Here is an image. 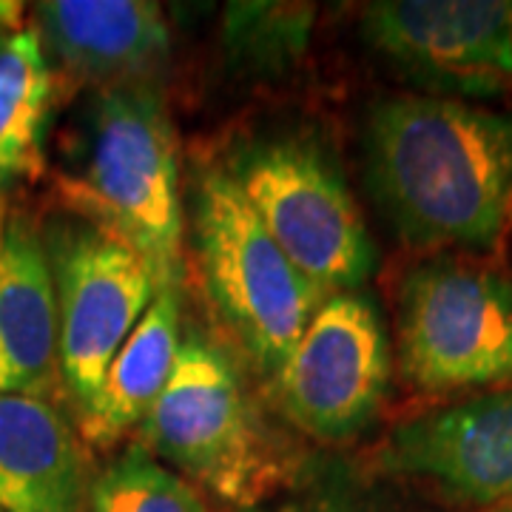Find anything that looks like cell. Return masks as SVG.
Listing matches in <instances>:
<instances>
[{
  "label": "cell",
  "instance_id": "6da1fadb",
  "mask_svg": "<svg viewBox=\"0 0 512 512\" xmlns=\"http://www.w3.org/2000/svg\"><path fill=\"white\" fill-rule=\"evenodd\" d=\"M367 177L416 248L490 251L512 217V114L399 94L367 117Z\"/></svg>",
  "mask_w": 512,
  "mask_h": 512
},
{
  "label": "cell",
  "instance_id": "7a4b0ae2",
  "mask_svg": "<svg viewBox=\"0 0 512 512\" xmlns=\"http://www.w3.org/2000/svg\"><path fill=\"white\" fill-rule=\"evenodd\" d=\"M74 217L131 245L160 291H180L185 211L174 126L146 83L109 86L94 100L83 171L60 180Z\"/></svg>",
  "mask_w": 512,
  "mask_h": 512
},
{
  "label": "cell",
  "instance_id": "3957f363",
  "mask_svg": "<svg viewBox=\"0 0 512 512\" xmlns=\"http://www.w3.org/2000/svg\"><path fill=\"white\" fill-rule=\"evenodd\" d=\"M191 194L205 291L237 345L274 379L325 296L276 245L222 165L202 168Z\"/></svg>",
  "mask_w": 512,
  "mask_h": 512
},
{
  "label": "cell",
  "instance_id": "277c9868",
  "mask_svg": "<svg viewBox=\"0 0 512 512\" xmlns=\"http://www.w3.org/2000/svg\"><path fill=\"white\" fill-rule=\"evenodd\" d=\"M222 168L325 299L365 285L376 251L342 174L322 148L302 137H265L234 148Z\"/></svg>",
  "mask_w": 512,
  "mask_h": 512
},
{
  "label": "cell",
  "instance_id": "5b68a950",
  "mask_svg": "<svg viewBox=\"0 0 512 512\" xmlns=\"http://www.w3.org/2000/svg\"><path fill=\"white\" fill-rule=\"evenodd\" d=\"M140 427L157 456L231 504L254 507L274 481L271 450L234 359L197 330L183 336L171 379Z\"/></svg>",
  "mask_w": 512,
  "mask_h": 512
},
{
  "label": "cell",
  "instance_id": "8992f818",
  "mask_svg": "<svg viewBox=\"0 0 512 512\" xmlns=\"http://www.w3.org/2000/svg\"><path fill=\"white\" fill-rule=\"evenodd\" d=\"M399 362L421 390L512 382V282L493 268L439 259L404 279Z\"/></svg>",
  "mask_w": 512,
  "mask_h": 512
},
{
  "label": "cell",
  "instance_id": "52a82bcc",
  "mask_svg": "<svg viewBox=\"0 0 512 512\" xmlns=\"http://www.w3.org/2000/svg\"><path fill=\"white\" fill-rule=\"evenodd\" d=\"M43 248L55 282L60 382L83 410L157 285L131 245L83 217L60 225Z\"/></svg>",
  "mask_w": 512,
  "mask_h": 512
},
{
  "label": "cell",
  "instance_id": "ba28073f",
  "mask_svg": "<svg viewBox=\"0 0 512 512\" xmlns=\"http://www.w3.org/2000/svg\"><path fill=\"white\" fill-rule=\"evenodd\" d=\"M271 382L305 433L322 441L362 433L390 384V342L373 299L359 291L325 299Z\"/></svg>",
  "mask_w": 512,
  "mask_h": 512
},
{
  "label": "cell",
  "instance_id": "9c48e42d",
  "mask_svg": "<svg viewBox=\"0 0 512 512\" xmlns=\"http://www.w3.org/2000/svg\"><path fill=\"white\" fill-rule=\"evenodd\" d=\"M365 37L430 97L490 100L512 89L510 0L370 3Z\"/></svg>",
  "mask_w": 512,
  "mask_h": 512
},
{
  "label": "cell",
  "instance_id": "30bf717a",
  "mask_svg": "<svg viewBox=\"0 0 512 512\" xmlns=\"http://www.w3.org/2000/svg\"><path fill=\"white\" fill-rule=\"evenodd\" d=\"M382 464L467 504L512 507V384L399 424Z\"/></svg>",
  "mask_w": 512,
  "mask_h": 512
},
{
  "label": "cell",
  "instance_id": "8fae6325",
  "mask_svg": "<svg viewBox=\"0 0 512 512\" xmlns=\"http://www.w3.org/2000/svg\"><path fill=\"white\" fill-rule=\"evenodd\" d=\"M37 23L43 49L83 80L143 83L171 52L163 9L146 0H49Z\"/></svg>",
  "mask_w": 512,
  "mask_h": 512
},
{
  "label": "cell",
  "instance_id": "7c38bea8",
  "mask_svg": "<svg viewBox=\"0 0 512 512\" xmlns=\"http://www.w3.org/2000/svg\"><path fill=\"white\" fill-rule=\"evenodd\" d=\"M60 376L55 282L43 239L23 220L0 225V396H46Z\"/></svg>",
  "mask_w": 512,
  "mask_h": 512
},
{
  "label": "cell",
  "instance_id": "4fadbf2b",
  "mask_svg": "<svg viewBox=\"0 0 512 512\" xmlns=\"http://www.w3.org/2000/svg\"><path fill=\"white\" fill-rule=\"evenodd\" d=\"M86 453L43 396H0V512H83Z\"/></svg>",
  "mask_w": 512,
  "mask_h": 512
},
{
  "label": "cell",
  "instance_id": "5bb4252c",
  "mask_svg": "<svg viewBox=\"0 0 512 512\" xmlns=\"http://www.w3.org/2000/svg\"><path fill=\"white\" fill-rule=\"evenodd\" d=\"M180 342V291H160L111 359L92 402L80 410L83 439L92 447H111L143 424L171 379Z\"/></svg>",
  "mask_w": 512,
  "mask_h": 512
},
{
  "label": "cell",
  "instance_id": "9a60e30c",
  "mask_svg": "<svg viewBox=\"0 0 512 512\" xmlns=\"http://www.w3.org/2000/svg\"><path fill=\"white\" fill-rule=\"evenodd\" d=\"M55 80L37 29L0 46V180L37 177Z\"/></svg>",
  "mask_w": 512,
  "mask_h": 512
},
{
  "label": "cell",
  "instance_id": "2e32d148",
  "mask_svg": "<svg viewBox=\"0 0 512 512\" xmlns=\"http://www.w3.org/2000/svg\"><path fill=\"white\" fill-rule=\"evenodd\" d=\"M313 15L308 3H228L222 43L242 69L285 72L308 49Z\"/></svg>",
  "mask_w": 512,
  "mask_h": 512
},
{
  "label": "cell",
  "instance_id": "e0dca14e",
  "mask_svg": "<svg viewBox=\"0 0 512 512\" xmlns=\"http://www.w3.org/2000/svg\"><path fill=\"white\" fill-rule=\"evenodd\" d=\"M89 512H208V507L143 447H128L92 481Z\"/></svg>",
  "mask_w": 512,
  "mask_h": 512
},
{
  "label": "cell",
  "instance_id": "ac0fdd59",
  "mask_svg": "<svg viewBox=\"0 0 512 512\" xmlns=\"http://www.w3.org/2000/svg\"><path fill=\"white\" fill-rule=\"evenodd\" d=\"M251 512H370L365 504L353 501L348 493H339V490H311V493H302L291 498V501H282L274 507H262V510Z\"/></svg>",
  "mask_w": 512,
  "mask_h": 512
},
{
  "label": "cell",
  "instance_id": "d6986e66",
  "mask_svg": "<svg viewBox=\"0 0 512 512\" xmlns=\"http://www.w3.org/2000/svg\"><path fill=\"white\" fill-rule=\"evenodd\" d=\"M23 15H26V6L23 3L0 0V46L23 29Z\"/></svg>",
  "mask_w": 512,
  "mask_h": 512
},
{
  "label": "cell",
  "instance_id": "ffe728a7",
  "mask_svg": "<svg viewBox=\"0 0 512 512\" xmlns=\"http://www.w3.org/2000/svg\"><path fill=\"white\" fill-rule=\"evenodd\" d=\"M495 512H512V507H504V510H495Z\"/></svg>",
  "mask_w": 512,
  "mask_h": 512
},
{
  "label": "cell",
  "instance_id": "44dd1931",
  "mask_svg": "<svg viewBox=\"0 0 512 512\" xmlns=\"http://www.w3.org/2000/svg\"><path fill=\"white\" fill-rule=\"evenodd\" d=\"M0 214H3V208H0Z\"/></svg>",
  "mask_w": 512,
  "mask_h": 512
}]
</instances>
